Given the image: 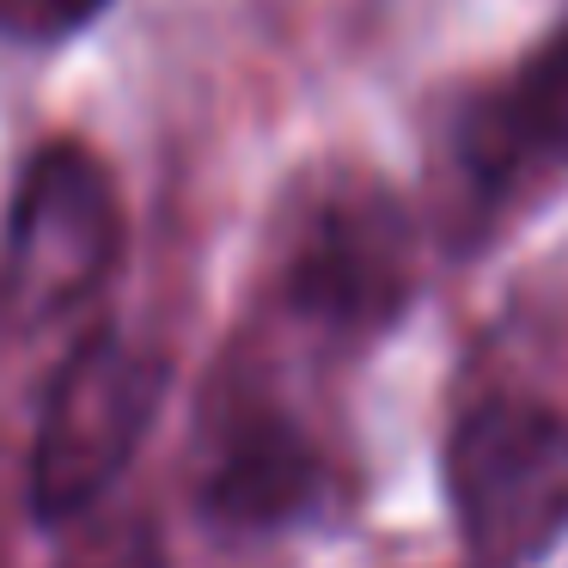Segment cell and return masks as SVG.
I'll use <instances>...</instances> for the list:
<instances>
[{"label": "cell", "instance_id": "obj_4", "mask_svg": "<svg viewBox=\"0 0 568 568\" xmlns=\"http://www.w3.org/2000/svg\"><path fill=\"white\" fill-rule=\"evenodd\" d=\"M409 300L404 221L385 196H336L287 257V306L324 331H379Z\"/></svg>", "mask_w": 568, "mask_h": 568}, {"label": "cell", "instance_id": "obj_5", "mask_svg": "<svg viewBox=\"0 0 568 568\" xmlns=\"http://www.w3.org/2000/svg\"><path fill=\"white\" fill-rule=\"evenodd\" d=\"M465 160L489 190L526 178L531 165H568V38L531 55L501 99L465 123Z\"/></svg>", "mask_w": 568, "mask_h": 568}, {"label": "cell", "instance_id": "obj_3", "mask_svg": "<svg viewBox=\"0 0 568 568\" xmlns=\"http://www.w3.org/2000/svg\"><path fill=\"white\" fill-rule=\"evenodd\" d=\"M116 245H123V221H116L111 172L80 141H50L26 165V184L13 196L0 300L13 306V318H55L104 282Z\"/></svg>", "mask_w": 568, "mask_h": 568}, {"label": "cell", "instance_id": "obj_7", "mask_svg": "<svg viewBox=\"0 0 568 568\" xmlns=\"http://www.w3.org/2000/svg\"><path fill=\"white\" fill-rule=\"evenodd\" d=\"M68 568H153V538L148 531H111L92 556H74Z\"/></svg>", "mask_w": 568, "mask_h": 568}, {"label": "cell", "instance_id": "obj_8", "mask_svg": "<svg viewBox=\"0 0 568 568\" xmlns=\"http://www.w3.org/2000/svg\"><path fill=\"white\" fill-rule=\"evenodd\" d=\"M31 19H38L43 31H74L80 19H92L104 7V0H26Z\"/></svg>", "mask_w": 568, "mask_h": 568}, {"label": "cell", "instance_id": "obj_1", "mask_svg": "<svg viewBox=\"0 0 568 568\" xmlns=\"http://www.w3.org/2000/svg\"><path fill=\"white\" fill-rule=\"evenodd\" d=\"M458 538L483 568H526L568 531V416L489 397L446 440Z\"/></svg>", "mask_w": 568, "mask_h": 568}, {"label": "cell", "instance_id": "obj_6", "mask_svg": "<svg viewBox=\"0 0 568 568\" xmlns=\"http://www.w3.org/2000/svg\"><path fill=\"white\" fill-rule=\"evenodd\" d=\"M318 495V453L287 422L257 416L226 440V453L209 470V514L221 526H282Z\"/></svg>", "mask_w": 568, "mask_h": 568}, {"label": "cell", "instance_id": "obj_2", "mask_svg": "<svg viewBox=\"0 0 568 568\" xmlns=\"http://www.w3.org/2000/svg\"><path fill=\"white\" fill-rule=\"evenodd\" d=\"M160 397V355L123 343L116 331L87 336L43 397L38 446H31V507L43 519L87 514L148 440Z\"/></svg>", "mask_w": 568, "mask_h": 568}]
</instances>
